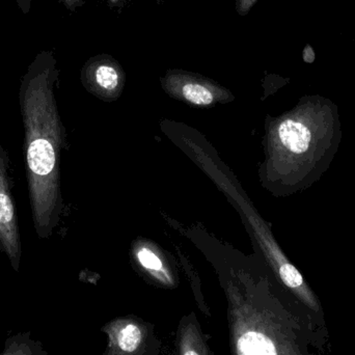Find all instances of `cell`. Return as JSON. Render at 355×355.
<instances>
[{
    "label": "cell",
    "mask_w": 355,
    "mask_h": 355,
    "mask_svg": "<svg viewBox=\"0 0 355 355\" xmlns=\"http://www.w3.org/2000/svg\"><path fill=\"white\" fill-rule=\"evenodd\" d=\"M56 77L53 53L44 50L29 64L19 92L31 213L35 232L41 239L51 235L60 204V127L53 95Z\"/></svg>",
    "instance_id": "1"
},
{
    "label": "cell",
    "mask_w": 355,
    "mask_h": 355,
    "mask_svg": "<svg viewBox=\"0 0 355 355\" xmlns=\"http://www.w3.org/2000/svg\"><path fill=\"white\" fill-rule=\"evenodd\" d=\"M275 128L281 188L293 193L312 187L329 170L341 145L337 104L323 96H304Z\"/></svg>",
    "instance_id": "2"
},
{
    "label": "cell",
    "mask_w": 355,
    "mask_h": 355,
    "mask_svg": "<svg viewBox=\"0 0 355 355\" xmlns=\"http://www.w3.org/2000/svg\"><path fill=\"white\" fill-rule=\"evenodd\" d=\"M0 250L4 252L15 267L21 256L20 234L14 198L12 196L8 154L0 144Z\"/></svg>",
    "instance_id": "3"
},
{
    "label": "cell",
    "mask_w": 355,
    "mask_h": 355,
    "mask_svg": "<svg viewBox=\"0 0 355 355\" xmlns=\"http://www.w3.org/2000/svg\"><path fill=\"white\" fill-rule=\"evenodd\" d=\"M85 73L98 87L105 91H114L120 85V69L112 58L98 56L89 60L85 67Z\"/></svg>",
    "instance_id": "4"
},
{
    "label": "cell",
    "mask_w": 355,
    "mask_h": 355,
    "mask_svg": "<svg viewBox=\"0 0 355 355\" xmlns=\"http://www.w3.org/2000/svg\"><path fill=\"white\" fill-rule=\"evenodd\" d=\"M238 355H279L270 338L258 331L244 334L237 344Z\"/></svg>",
    "instance_id": "5"
},
{
    "label": "cell",
    "mask_w": 355,
    "mask_h": 355,
    "mask_svg": "<svg viewBox=\"0 0 355 355\" xmlns=\"http://www.w3.org/2000/svg\"><path fill=\"white\" fill-rule=\"evenodd\" d=\"M181 89L183 97L196 105H208L214 99L212 92L202 83L187 81L182 85Z\"/></svg>",
    "instance_id": "6"
},
{
    "label": "cell",
    "mask_w": 355,
    "mask_h": 355,
    "mask_svg": "<svg viewBox=\"0 0 355 355\" xmlns=\"http://www.w3.org/2000/svg\"><path fill=\"white\" fill-rule=\"evenodd\" d=\"M141 341V333L135 324L127 325L121 331L119 346L123 352H133L137 349Z\"/></svg>",
    "instance_id": "7"
},
{
    "label": "cell",
    "mask_w": 355,
    "mask_h": 355,
    "mask_svg": "<svg viewBox=\"0 0 355 355\" xmlns=\"http://www.w3.org/2000/svg\"><path fill=\"white\" fill-rule=\"evenodd\" d=\"M137 256H139V262L146 268L153 269V270H160L162 268V261L151 250L145 248V250H141Z\"/></svg>",
    "instance_id": "8"
},
{
    "label": "cell",
    "mask_w": 355,
    "mask_h": 355,
    "mask_svg": "<svg viewBox=\"0 0 355 355\" xmlns=\"http://www.w3.org/2000/svg\"><path fill=\"white\" fill-rule=\"evenodd\" d=\"M258 0H236V10L240 16H246Z\"/></svg>",
    "instance_id": "9"
},
{
    "label": "cell",
    "mask_w": 355,
    "mask_h": 355,
    "mask_svg": "<svg viewBox=\"0 0 355 355\" xmlns=\"http://www.w3.org/2000/svg\"><path fill=\"white\" fill-rule=\"evenodd\" d=\"M302 60L306 64H313L316 60V52L310 44H306L304 46V51H302Z\"/></svg>",
    "instance_id": "10"
},
{
    "label": "cell",
    "mask_w": 355,
    "mask_h": 355,
    "mask_svg": "<svg viewBox=\"0 0 355 355\" xmlns=\"http://www.w3.org/2000/svg\"><path fill=\"white\" fill-rule=\"evenodd\" d=\"M15 2H16L17 6L20 8L23 14L27 15L31 12L33 0H15Z\"/></svg>",
    "instance_id": "11"
},
{
    "label": "cell",
    "mask_w": 355,
    "mask_h": 355,
    "mask_svg": "<svg viewBox=\"0 0 355 355\" xmlns=\"http://www.w3.org/2000/svg\"><path fill=\"white\" fill-rule=\"evenodd\" d=\"M69 10H75L83 3V0H60Z\"/></svg>",
    "instance_id": "12"
},
{
    "label": "cell",
    "mask_w": 355,
    "mask_h": 355,
    "mask_svg": "<svg viewBox=\"0 0 355 355\" xmlns=\"http://www.w3.org/2000/svg\"><path fill=\"white\" fill-rule=\"evenodd\" d=\"M184 355H198L196 354V352H193V350H188V352H185V354Z\"/></svg>",
    "instance_id": "13"
},
{
    "label": "cell",
    "mask_w": 355,
    "mask_h": 355,
    "mask_svg": "<svg viewBox=\"0 0 355 355\" xmlns=\"http://www.w3.org/2000/svg\"><path fill=\"white\" fill-rule=\"evenodd\" d=\"M108 1L110 2L112 6H116V4H119V2H120L121 0H108Z\"/></svg>",
    "instance_id": "14"
},
{
    "label": "cell",
    "mask_w": 355,
    "mask_h": 355,
    "mask_svg": "<svg viewBox=\"0 0 355 355\" xmlns=\"http://www.w3.org/2000/svg\"><path fill=\"white\" fill-rule=\"evenodd\" d=\"M354 43H355V35H354Z\"/></svg>",
    "instance_id": "15"
}]
</instances>
